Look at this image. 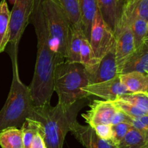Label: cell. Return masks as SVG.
Returning a JSON list of instances; mask_svg holds the SVG:
<instances>
[{
  "label": "cell",
  "mask_w": 148,
  "mask_h": 148,
  "mask_svg": "<svg viewBox=\"0 0 148 148\" xmlns=\"http://www.w3.org/2000/svg\"><path fill=\"white\" fill-rule=\"evenodd\" d=\"M30 21L34 26L37 36V57L33 79L28 88L34 104L40 106L50 103L54 91L53 75L57 65L43 17L41 0H35Z\"/></svg>",
  "instance_id": "6da1fadb"
},
{
  "label": "cell",
  "mask_w": 148,
  "mask_h": 148,
  "mask_svg": "<svg viewBox=\"0 0 148 148\" xmlns=\"http://www.w3.org/2000/svg\"><path fill=\"white\" fill-rule=\"evenodd\" d=\"M12 81L7 100L0 110V131L6 128L21 127L27 118H32L35 104L28 86L21 81L17 65V50L11 49Z\"/></svg>",
  "instance_id": "7a4b0ae2"
},
{
  "label": "cell",
  "mask_w": 148,
  "mask_h": 148,
  "mask_svg": "<svg viewBox=\"0 0 148 148\" xmlns=\"http://www.w3.org/2000/svg\"><path fill=\"white\" fill-rule=\"evenodd\" d=\"M79 101L71 108L66 110L60 104L51 106L50 103L34 106L32 118L40 122L43 126L44 140L47 148H63L64 142L70 125L76 120Z\"/></svg>",
  "instance_id": "3957f363"
},
{
  "label": "cell",
  "mask_w": 148,
  "mask_h": 148,
  "mask_svg": "<svg viewBox=\"0 0 148 148\" xmlns=\"http://www.w3.org/2000/svg\"><path fill=\"white\" fill-rule=\"evenodd\" d=\"M53 84L54 91L59 97L58 103L66 110L89 97L82 89L89 85L88 73L84 65L79 62L64 61L57 64L54 70Z\"/></svg>",
  "instance_id": "277c9868"
},
{
  "label": "cell",
  "mask_w": 148,
  "mask_h": 148,
  "mask_svg": "<svg viewBox=\"0 0 148 148\" xmlns=\"http://www.w3.org/2000/svg\"><path fill=\"white\" fill-rule=\"evenodd\" d=\"M41 7L51 46L56 55L57 64L61 63L66 57L70 21L59 0H41Z\"/></svg>",
  "instance_id": "5b68a950"
},
{
  "label": "cell",
  "mask_w": 148,
  "mask_h": 148,
  "mask_svg": "<svg viewBox=\"0 0 148 148\" xmlns=\"http://www.w3.org/2000/svg\"><path fill=\"white\" fill-rule=\"evenodd\" d=\"M89 41L93 55V67L90 71L87 72L88 74L95 70L101 59L115 45L114 30L106 23L99 10L92 21Z\"/></svg>",
  "instance_id": "8992f818"
},
{
  "label": "cell",
  "mask_w": 148,
  "mask_h": 148,
  "mask_svg": "<svg viewBox=\"0 0 148 148\" xmlns=\"http://www.w3.org/2000/svg\"><path fill=\"white\" fill-rule=\"evenodd\" d=\"M35 0H15L10 11V39L12 49H17L26 26L30 22Z\"/></svg>",
  "instance_id": "52a82bcc"
},
{
  "label": "cell",
  "mask_w": 148,
  "mask_h": 148,
  "mask_svg": "<svg viewBox=\"0 0 148 148\" xmlns=\"http://www.w3.org/2000/svg\"><path fill=\"white\" fill-rule=\"evenodd\" d=\"M115 53L119 73H121L123 65L135 50L132 33L130 25L121 18L114 30Z\"/></svg>",
  "instance_id": "ba28073f"
},
{
  "label": "cell",
  "mask_w": 148,
  "mask_h": 148,
  "mask_svg": "<svg viewBox=\"0 0 148 148\" xmlns=\"http://www.w3.org/2000/svg\"><path fill=\"white\" fill-rule=\"evenodd\" d=\"M117 108L112 101L94 100L90 110L82 115L85 122L91 127L98 125H111Z\"/></svg>",
  "instance_id": "9c48e42d"
},
{
  "label": "cell",
  "mask_w": 148,
  "mask_h": 148,
  "mask_svg": "<svg viewBox=\"0 0 148 148\" xmlns=\"http://www.w3.org/2000/svg\"><path fill=\"white\" fill-rule=\"evenodd\" d=\"M82 89L89 96H95L107 101H114L120 96L129 93L121 82L119 75L103 82L89 84Z\"/></svg>",
  "instance_id": "30bf717a"
},
{
  "label": "cell",
  "mask_w": 148,
  "mask_h": 148,
  "mask_svg": "<svg viewBox=\"0 0 148 148\" xmlns=\"http://www.w3.org/2000/svg\"><path fill=\"white\" fill-rule=\"evenodd\" d=\"M70 131L85 148H116L111 141L101 139L89 125L83 126L76 120L71 123Z\"/></svg>",
  "instance_id": "8fae6325"
},
{
  "label": "cell",
  "mask_w": 148,
  "mask_h": 148,
  "mask_svg": "<svg viewBox=\"0 0 148 148\" xmlns=\"http://www.w3.org/2000/svg\"><path fill=\"white\" fill-rule=\"evenodd\" d=\"M88 75L89 84L103 82L119 75L116 59L115 45L101 59L95 70Z\"/></svg>",
  "instance_id": "7c38bea8"
},
{
  "label": "cell",
  "mask_w": 148,
  "mask_h": 148,
  "mask_svg": "<svg viewBox=\"0 0 148 148\" xmlns=\"http://www.w3.org/2000/svg\"><path fill=\"white\" fill-rule=\"evenodd\" d=\"M98 10L107 25L115 30L124 12L125 0H96Z\"/></svg>",
  "instance_id": "4fadbf2b"
},
{
  "label": "cell",
  "mask_w": 148,
  "mask_h": 148,
  "mask_svg": "<svg viewBox=\"0 0 148 148\" xmlns=\"http://www.w3.org/2000/svg\"><path fill=\"white\" fill-rule=\"evenodd\" d=\"M148 71V36L144 43L135 49L123 65L121 73L140 72L147 73Z\"/></svg>",
  "instance_id": "5bb4252c"
},
{
  "label": "cell",
  "mask_w": 148,
  "mask_h": 148,
  "mask_svg": "<svg viewBox=\"0 0 148 148\" xmlns=\"http://www.w3.org/2000/svg\"><path fill=\"white\" fill-rule=\"evenodd\" d=\"M84 36L82 28L70 26L66 46V61L80 63V49Z\"/></svg>",
  "instance_id": "9a60e30c"
},
{
  "label": "cell",
  "mask_w": 148,
  "mask_h": 148,
  "mask_svg": "<svg viewBox=\"0 0 148 148\" xmlns=\"http://www.w3.org/2000/svg\"><path fill=\"white\" fill-rule=\"evenodd\" d=\"M80 12L81 27L85 37L89 40L92 21L98 10L96 0H78Z\"/></svg>",
  "instance_id": "2e32d148"
},
{
  "label": "cell",
  "mask_w": 148,
  "mask_h": 148,
  "mask_svg": "<svg viewBox=\"0 0 148 148\" xmlns=\"http://www.w3.org/2000/svg\"><path fill=\"white\" fill-rule=\"evenodd\" d=\"M120 80L129 93L148 92V74L130 72L119 75Z\"/></svg>",
  "instance_id": "e0dca14e"
},
{
  "label": "cell",
  "mask_w": 148,
  "mask_h": 148,
  "mask_svg": "<svg viewBox=\"0 0 148 148\" xmlns=\"http://www.w3.org/2000/svg\"><path fill=\"white\" fill-rule=\"evenodd\" d=\"M121 18L127 22L134 18H140L148 22V0L125 2Z\"/></svg>",
  "instance_id": "ac0fdd59"
},
{
  "label": "cell",
  "mask_w": 148,
  "mask_h": 148,
  "mask_svg": "<svg viewBox=\"0 0 148 148\" xmlns=\"http://www.w3.org/2000/svg\"><path fill=\"white\" fill-rule=\"evenodd\" d=\"M0 146L1 148H24L21 129L11 126L1 130Z\"/></svg>",
  "instance_id": "d6986e66"
},
{
  "label": "cell",
  "mask_w": 148,
  "mask_h": 148,
  "mask_svg": "<svg viewBox=\"0 0 148 148\" xmlns=\"http://www.w3.org/2000/svg\"><path fill=\"white\" fill-rule=\"evenodd\" d=\"M10 11L6 0L0 1V53L4 52L10 39Z\"/></svg>",
  "instance_id": "ffe728a7"
},
{
  "label": "cell",
  "mask_w": 148,
  "mask_h": 148,
  "mask_svg": "<svg viewBox=\"0 0 148 148\" xmlns=\"http://www.w3.org/2000/svg\"><path fill=\"white\" fill-rule=\"evenodd\" d=\"M126 22L130 25L132 30L134 48L135 49H138L144 43L148 36V22L140 18H134L130 21Z\"/></svg>",
  "instance_id": "44dd1931"
},
{
  "label": "cell",
  "mask_w": 148,
  "mask_h": 148,
  "mask_svg": "<svg viewBox=\"0 0 148 148\" xmlns=\"http://www.w3.org/2000/svg\"><path fill=\"white\" fill-rule=\"evenodd\" d=\"M147 142L144 135L132 127L116 145V148H140Z\"/></svg>",
  "instance_id": "7402d4cb"
},
{
  "label": "cell",
  "mask_w": 148,
  "mask_h": 148,
  "mask_svg": "<svg viewBox=\"0 0 148 148\" xmlns=\"http://www.w3.org/2000/svg\"><path fill=\"white\" fill-rule=\"evenodd\" d=\"M20 128L23 132V147L24 148H30L33 137L43 128V126L38 120L27 118Z\"/></svg>",
  "instance_id": "603a6c76"
},
{
  "label": "cell",
  "mask_w": 148,
  "mask_h": 148,
  "mask_svg": "<svg viewBox=\"0 0 148 148\" xmlns=\"http://www.w3.org/2000/svg\"><path fill=\"white\" fill-rule=\"evenodd\" d=\"M59 1L70 21L71 26L81 27L79 1L78 0H59Z\"/></svg>",
  "instance_id": "cb8c5ba5"
},
{
  "label": "cell",
  "mask_w": 148,
  "mask_h": 148,
  "mask_svg": "<svg viewBox=\"0 0 148 148\" xmlns=\"http://www.w3.org/2000/svg\"><path fill=\"white\" fill-rule=\"evenodd\" d=\"M118 99L134 104L148 114V92L127 93L120 96Z\"/></svg>",
  "instance_id": "d4e9b609"
},
{
  "label": "cell",
  "mask_w": 148,
  "mask_h": 148,
  "mask_svg": "<svg viewBox=\"0 0 148 148\" xmlns=\"http://www.w3.org/2000/svg\"><path fill=\"white\" fill-rule=\"evenodd\" d=\"M80 63L85 68L87 72H89L93 67V55L91 49L90 41L83 36L80 49Z\"/></svg>",
  "instance_id": "484cf974"
},
{
  "label": "cell",
  "mask_w": 148,
  "mask_h": 148,
  "mask_svg": "<svg viewBox=\"0 0 148 148\" xmlns=\"http://www.w3.org/2000/svg\"><path fill=\"white\" fill-rule=\"evenodd\" d=\"M112 102L118 110H121V111L124 112V113L128 115L129 116H130L132 118H136L148 115L147 113L140 110L138 107L134 106V104H131V103L128 102L123 101V100H119V99Z\"/></svg>",
  "instance_id": "4316f807"
},
{
  "label": "cell",
  "mask_w": 148,
  "mask_h": 148,
  "mask_svg": "<svg viewBox=\"0 0 148 148\" xmlns=\"http://www.w3.org/2000/svg\"><path fill=\"white\" fill-rule=\"evenodd\" d=\"M132 127L133 126L131 124L126 123H121L111 126L112 137L111 141L116 146Z\"/></svg>",
  "instance_id": "83f0119b"
},
{
  "label": "cell",
  "mask_w": 148,
  "mask_h": 148,
  "mask_svg": "<svg viewBox=\"0 0 148 148\" xmlns=\"http://www.w3.org/2000/svg\"><path fill=\"white\" fill-rule=\"evenodd\" d=\"M132 126L140 131L148 142V115L132 118Z\"/></svg>",
  "instance_id": "f1b7e54d"
},
{
  "label": "cell",
  "mask_w": 148,
  "mask_h": 148,
  "mask_svg": "<svg viewBox=\"0 0 148 148\" xmlns=\"http://www.w3.org/2000/svg\"><path fill=\"white\" fill-rule=\"evenodd\" d=\"M92 128L101 139H105V140H111V137H112L111 125H98Z\"/></svg>",
  "instance_id": "f546056e"
},
{
  "label": "cell",
  "mask_w": 148,
  "mask_h": 148,
  "mask_svg": "<svg viewBox=\"0 0 148 148\" xmlns=\"http://www.w3.org/2000/svg\"><path fill=\"white\" fill-rule=\"evenodd\" d=\"M132 118L129 116L128 115L124 113L121 110L117 109V111L116 112L115 115H114V118H113L112 122H111V126L121 123H130V124L132 125Z\"/></svg>",
  "instance_id": "4dcf8cb0"
},
{
  "label": "cell",
  "mask_w": 148,
  "mask_h": 148,
  "mask_svg": "<svg viewBox=\"0 0 148 148\" xmlns=\"http://www.w3.org/2000/svg\"><path fill=\"white\" fill-rule=\"evenodd\" d=\"M30 148H47L44 140L43 128L34 136L30 145Z\"/></svg>",
  "instance_id": "1f68e13d"
},
{
  "label": "cell",
  "mask_w": 148,
  "mask_h": 148,
  "mask_svg": "<svg viewBox=\"0 0 148 148\" xmlns=\"http://www.w3.org/2000/svg\"><path fill=\"white\" fill-rule=\"evenodd\" d=\"M140 148H148V142H146V143L145 144L143 147H141Z\"/></svg>",
  "instance_id": "d6a6232c"
},
{
  "label": "cell",
  "mask_w": 148,
  "mask_h": 148,
  "mask_svg": "<svg viewBox=\"0 0 148 148\" xmlns=\"http://www.w3.org/2000/svg\"><path fill=\"white\" fill-rule=\"evenodd\" d=\"M134 0H125V2H130V1H132Z\"/></svg>",
  "instance_id": "836d02e7"
},
{
  "label": "cell",
  "mask_w": 148,
  "mask_h": 148,
  "mask_svg": "<svg viewBox=\"0 0 148 148\" xmlns=\"http://www.w3.org/2000/svg\"><path fill=\"white\" fill-rule=\"evenodd\" d=\"M147 74H148V71H147Z\"/></svg>",
  "instance_id": "e575fe53"
},
{
  "label": "cell",
  "mask_w": 148,
  "mask_h": 148,
  "mask_svg": "<svg viewBox=\"0 0 148 148\" xmlns=\"http://www.w3.org/2000/svg\"></svg>",
  "instance_id": "d590c367"
}]
</instances>
